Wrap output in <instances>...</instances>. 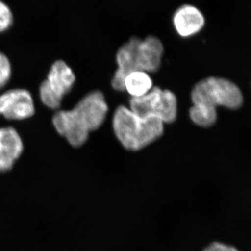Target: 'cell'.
<instances>
[{
    "label": "cell",
    "instance_id": "cell-11",
    "mask_svg": "<svg viewBox=\"0 0 251 251\" xmlns=\"http://www.w3.org/2000/svg\"><path fill=\"white\" fill-rule=\"evenodd\" d=\"M11 74V67L9 59L4 54L0 52V89L7 83Z\"/></svg>",
    "mask_w": 251,
    "mask_h": 251
},
{
    "label": "cell",
    "instance_id": "cell-1",
    "mask_svg": "<svg viewBox=\"0 0 251 251\" xmlns=\"http://www.w3.org/2000/svg\"><path fill=\"white\" fill-rule=\"evenodd\" d=\"M108 111L103 93L94 91L81 99L71 110H62L54 115L56 130L73 147L79 148L88 140L90 132L100 128Z\"/></svg>",
    "mask_w": 251,
    "mask_h": 251
},
{
    "label": "cell",
    "instance_id": "cell-5",
    "mask_svg": "<svg viewBox=\"0 0 251 251\" xmlns=\"http://www.w3.org/2000/svg\"><path fill=\"white\" fill-rule=\"evenodd\" d=\"M130 110L141 117H154L163 124L173 123L177 117V100L171 91L153 87L148 94L130 99Z\"/></svg>",
    "mask_w": 251,
    "mask_h": 251
},
{
    "label": "cell",
    "instance_id": "cell-13",
    "mask_svg": "<svg viewBox=\"0 0 251 251\" xmlns=\"http://www.w3.org/2000/svg\"><path fill=\"white\" fill-rule=\"evenodd\" d=\"M202 251H239L237 248L227 245L219 242H214L209 244Z\"/></svg>",
    "mask_w": 251,
    "mask_h": 251
},
{
    "label": "cell",
    "instance_id": "cell-6",
    "mask_svg": "<svg viewBox=\"0 0 251 251\" xmlns=\"http://www.w3.org/2000/svg\"><path fill=\"white\" fill-rule=\"evenodd\" d=\"M75 80V74L64 61L54 62L47 79L40 86L43 103L50 108H59L63 97L72 90Z\"/></svg>",
    "mask_w": 251,
    "mask_h": 251
},
{
    "label": "cell",
    "instance_id": "cell-12",
    "mask_svg": "<svg viewBox=\"0 0 251 251\" xmlns=\"http://www.w3.org/2000/svg\"><path fill=\"white\" fill-rule=\"evenodd\" d=\"M13 16L9 6L0 1V32L4 31L12 24Z\"/></svg>",
    "mask_w": 251,
    "mask_h": 251
},
{
    "label": "cell",
    "instance_id": "cell-8",
    "mask_svg": "<svg viewBox=\"0 0 251 251\" xmlns=\"http://www.w3.org/2000/svg\"><path fill=\"white\" fill-rule=\"evenodd\" d=\"M23 151L22 139L16 129L0 128V173L11 171Z\"/></svg>",
    "mask_w": 251,
    "mask_h": 251
},
{
    "label": "cell",
    "instance_id": "cell-3",
    "mask_svg": "<svg viewBox=\"0 0 251 251\" xmlns=\"http://www.w3.org/2000/svg\"><path fill=\"white\" fill-rule=\"evenodd\" d=\"M163 51L161 41L155 36H148L144 40L137 37L130 39L117 52L118 69L112 78V87L125 91V78L130 73L156 72L161 67Z\"/></svg>",
    "mask_w": 251,
    "mask_h": 251
},
{
    "label": "cell",
    "instance_id": "cell-10",
    "mask_svg": "<svg viewBox=\"0 0 251 251\" xmlns=\"http://www.w3.org/2000/svg\"><path fill=\"white\" fill-rule=\"evenodd\" d=\"M153 82L148 73L134 72L130 73L125 80V90L132 98H138L148 94L152 89Z\"/></svg>",
    "mask_w": 251,
    "mask_h": 251
},
{
    "label": "cell",
    "instance_id": "cell-4",
    "mask_svg": "<svg viewBox=\"0 0 251 251\" xmlns=\"http://www.w3.org/2000/svg\"><path fill=\"white\" fill-rule=\"evenodd\" d=\"M117 139L126 150L138 151L161 138L164 124L154 117H141L129 108L120 105L112 120Z\"/></svg>",
    "mask_w": 251,
    "mask_h": 251
},
{
    "label": "cell",
    "instance_id": "cell-9",
    "mask_svg": "<svg viewBox=\"0 0 251 251\" xmlns=\"http://www.w3.org/2000/svg\"><path fill=\"white\" fill-rule=\"evenodd\" d=\"M173 23L178 34L188 37L199 32L204 27L205 20L196 6L184 5L175 12Z\"/></svg>",
    "mask_w": 251,
    "mask_h": 251
},
{
    "label": "cell",
    "instance_id": "cell-7",
    "mask_svg": "<svg viewBox=\"0 0 251 251\" xmlns=\"http://www.w3.org/2000/svg\"><path fill=\"white\" fill-rule=\"evenodd\" d=\"M0 114L11 120H24L34 114L31 94L23 89H14L0 96Z\"/></svg>",
    "mask_w": 251,
    "mask_h": 251
},
{
    "label": "cell",
    "instance_id": "cell-2",
    "mask_svg": "<svg viewBox=\"0 0 251 251\" xmlns=\"http://www.w3.org/2000/svg\"><path fill=\"white\" fill-rule=\"evenodd\" d=\"M193 105L191 120L202 127L214 125L217 120L216 107L235 110L242 106L243 95L234 82L221 77H209L198 82L191 92Z\"/></svg>",
    "mask_w": 251,
    "mask_h": 251
}]
</instances>
